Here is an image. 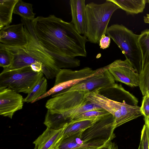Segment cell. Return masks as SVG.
Listing matches in <instances>:
<instances>
[{"instance_id":"1","label":"cell","mask_w":149,"mask_h":149,"mask_svg":"<svg viewBox=\"0 0 149 149\" xmlns=\"http://www.w3.org/2000/svg\"><path fill=\"white\" fill-rule=\"evenodd\" d=\"M32 22L38 40L59 69L80 66V60L75 57L86 56V44L88 40L77 32L71 22L53 15L38 16Z\"/></svg>"},{"instance_id":"2","label":"cell","mask_w":149,"mask_h":149,"mask_svg":"<svg viewBox=\"0 0 149 149\" xmlns=\"http://www.w3.org/2000/svg\"><path fill=\"white\" fill-rule=\"evenodd\" d=\"M119 8L109 0L101 4L91 2L86 5V26L84 36L88 41L95 44L99 43L102 36L106 34L112 15Z\"/></svg>"},{"instance_id":"3","label":"cell","mask_w":149,"mask_h":149,"mask_svg":"<svg viewBox=\"0 0 149 149\" xmlns=\"http://www.w3.org/2000/svg\"><path fill=\"white\" fill-rule=\"evenodd\" d=\"M106 34L116 44L137 71H141V54L138 43L139 35L122 24L111 25L107 29Z\"/></svg>"},{"instance_id":"4","label":"cell","mask_w":149,"mask_h":149,"mask_svg":"<svg viewBox=\"0 0 149 149\" xmlns=\"http://www.w3.org/2000/svg\"><path fill=\"white\" fill-rule=\"evenodd\" d=\"M99 88L87 92V100L112 115L116 127L143 115L140 107L109 99L99 93Z\"/></svg>"},{"instance_id":"5","label":"cell","mask_w":149,"mask_h":149,"mask_svg":"<svg viewBox=\"0 0 149 149\" xmlns=\"http://www.w3.org/2000/svg\"><path fill=\"white\" fill-rule=\"evenodd\" d=\"M29 66L17 69L3 68L0 74V88H7L17 93L28 94L43 76Z\"/></svg>"},{"instance_id":"6","label":"cell","mask_w":149,"mask_h":149,"mask_svg":"<svg viewBox=\"0 0 149 149\" xmlns=\"http://www.w3.org/2000/svg\"><path fill=\"white\" fill-rule=\"evenodd\" d=\"M116 128L114 118L110 113L97 120L82 132L81 139L86 143L103 145L115 138L114 131Z\"/></svg>"},{"instance_id":"7","label":"cell","mask_w":149,"mask_h":149,"mask_svg":"<svg viewBox=\"0 0 149 149\" xmlns=\"http://www.w3.org/2000/svg\"><path fill=\"white\" fill-rule=\"evenodd\" d=\"M99 70V69L94 70L88 67L77 70L61 69L55 76L54 86L45 93L37 98L35 102L70 88L93 76Z\"/></svg>"},{"instance_id":"8","label":"cell","mask_w":149,"mask_h":149,"mask_svg":"<svg viewBox=\"0 0 149 149\" xmlns=\"http://www.w3.org/2000/svg\"><path fill=\"white\" fill-rule=\"evenodd\" d=\"M87 92L64 90L52 95V97L47 101L45 106L52 112L62 114L86 102Z\"/></svg>"},{"instance_id":"9","label":"cell","mask_w":149,"mask_h":149,"mask_svg":"<svg viewBox=\"0 0 149 149\" xmlns=\"http://www.w3.org/2000/svg\"><path fill=\"white\" fill-rule=\"evenodd\" d=\"M106 67L115 80L131 87L139 86V73L129 60H117Z\"/></svg>"},{"instance_id":"10","label":"cell","mask_w":149,"mask_h":149,"mask_svg":"<svg viewBox=\"0 0 149 149\" xmlns=\"http://www.w3.org/2000/svg\"><path fill=\"white\" fill-rule=\"evenodd\" d=\"M115 84L113 77L105 66L99 68L98 72L93 76L66 89L69 91L88 92L99 88L109 87Z\"/></svg>"},{"instance_id":"11","label":"cell","mask_w":149,"mask_h":149,"mask_svg":"<svg viewBox=\"0 0 149 149\" xmlns=\"http://www.w3.org/2000/svg\"><path fill=\"white\" fill-rule=\"evenodd\" d=\"M22 96L7 88H0V114L12 119L15 113L23 106Z\"/></svg>"},{"instance_id":"12","label":"cell","mask_w":149,"mask_h":149,"mask_svg":"<svg viewBox=\"0 0 149 149\" xmlns=\"http://www.w3.org/2000/svg\"><path fill=\"white\" fill-rule=\"evenodd\" d=\"M0 43L7 46L18 47L24 45L27 39L23 24L8 25L0 31Z\"/></svg>"},{"instance_id":"13","label":"cell","mask_w":149,"mask_h":149,"mask_svg":"<svg viewBox=\"0 0 149 149\" xmlns=\"http://www.w3.org/2000/svg\"><path fill=\"white\" fill-rule=\"evenodd\" d=\"M85 1L70 0L72 21L77 32L80 34L84 35L86 26V14Z\"/></svg>"},{"instance_id":"14","label":"cell","mask_w":149,"mask_h":149,"mask_svg":"<svg viewBox=\"0 0 149 149\" xmlns=\"http://www.w3.org/2000/svg\"><path fill=\"white\" fill-rule=\"evenodd\" d=\"M64 128L55 130L47 128L33 142L35 146L34 149H56L62 138Z\"/></svg>"},{"instance_id":"15","label":"cell","mask_w":149,"mask_h":149,"mask_svg":"<svg viewBox=\"0 0 149 149\" xmlns=\"http://www.w3.org/2000/svg\"><path fill=\"white\" fill-rule=\"evenodd\" d=\"M82 133L61 138L56 149H74L83 147L97 148V146L94 144L85 143L81 139Z\"/></svg>"},{"instance_id":"16","label":"cell","mask_w":149,"mask_h":149,"mask_svg":"<svg viewBox=\"0 0 149 149\" xmlns=\"http://www.w3.org/2000/svg\"><path fill=\"white\" fill-rule=\"evenodd\" d=\"M18 0H0V30L12 22L14 8Z\"/></svg>"},{"instance_id":"17","label":"cell","mask_w":149,"mask_h":149,"mask_svg":"<svg viewBox=\"0 0 149 149\" xmlns=\"http://www.w3.org/2000/svg\"><path fill=\"white\" fill-rule=\"evenodd\" d=\"M126 12L137 14L143 11L147 0H109Z\"/></svg>"},{"instance_id":"18","label":"cell","mask_w":149,"mask_h":149,"mask_svg":"<svg viewBox=\"0 0 149 149\" xmlns=\"http://www.w3.org/2000/svg\"><path fill=\"white\" fill-rule=\"evenodd\" d=\"M99 119L70 122L64 128L61 138L83 132Z\"/></svg>"},{"instance_id":"19","label":"cell","mask_w":149,"mask_h":149,"mask_svg":"<svg viewBox=\"0 0 149 149\" xmlns=\"http://www.w3.org/2000/svg\"><path fill=\"white\" fill-rule=\"evenodd\" d=\"M70 122L62 114L52 112L48 109L44 124L47 128L57 130L64 128Z\"/></svg>"},{"instance_id":"20","label":"cell","mask_w":149,"mask_h":149,"mask_svg":"<svg viewBox=\"0 0 149 149\" xmlns=\"http://www.w3.org/2000/svg\"><path fill=\"white\" fill-rule=\"evenodd\" d=\"M138 43L141 54L142 70L149 62V29L144 30L139 35Z\"/></svg>"},{"instance_id":"21","label":"cell","mask_w":149,"mask_h":149,"mask_svg":"<svg viewBox=\"0 0 149 149\" xmlns=\"http://www.w3.org/2000/svg\"><path fill=\"white\" fill-rule=\"evenodd\" d=\"M100 106L87 100L83 104L62 113L70 122L75 117L87 111L102 109Z\"/></svg>"},{"instance_id":"22","label":"cell","mask_w":149,"mask_h":149,"mask_svg":"<svg viewBox=\"0 0 149 149\" xmlns=\"http://www.w3.org/2000/svg\"><path fill=\"white\" fill-rule=\"evenodd\" d=\"M47 81L44 77L37 83L34 87L23 99L24 102L33 103L38 97L47 92Z\"/></svg>"},{"instance_id":"23","label":"cell","mask_w":149,"mask_h":149,"mask_svg":"<svg viewBox=\"0 0 149 149\" xmlns=\"http://www.w3.org/2000/svg\"><path fill=\"white\" fill-rule=\"evenodd\" d=\"M13 13L20 16L22 18L32 21L35 18V14L33 12L32 5L18 0L14 7Z\"/></svg>"},{"instance_id":"24","label":"cell","mask_w":149,"mask_h":149,"mask_svg":"<svg viewBox=\"0 0 149 149\" xmlns=\"http://www.w3.org/2000/svg\"><path fill=\"white\" fill-rule=\"evenodd\" d=\"M109 113L103 109L92 110L84 113L75 117L70 121L99 119Z\"/></svg>"},{"instance_id":"25","label":"cell","mask_w":149,"mask_h":149,"mask_svg":"<svg viewBox=\"0 0 149 149\" xmlns=\"http://www.w3.org/2000/svg\"><path fill=\"white\" fill-rule=\"evenodd\" d=\"M139 86L143 95L149 91V62L145 64L139 73Z\"/></svg>"},{"instance_id":"26","label":"cell","mask_w":149,"mask_h":149,"mask_svg":"<svg viewBox=\"0 0 149 149\" xmlns=\"http://www.w3.org/2000/svg\"><path fill=\"white\" fill-rule=\"evenodd\" d=\"M13 57L5 49L0 47V66L3 68H8L12 64Z\"/></svg>"},{"instance_id":"27","label":"cell","mask_w":149,"mask_h":149,"mask_svg":"<svg viewBox=\"0 0 149 149\" xmlns=\"http://www.w3.org/2000/svg\"><path fill=\"white\" fill-rule=\"evenodd\" d=\"M141 111L145 117L149 118V96H144L140 107Z\"/></svg>"},{"instance_id":"28","label":"cell","mask_w":149,"mask_h":149,"mask_svg":"<svg viewBox=\"0 0 149 149\" xmlns=\"http://www.w3.org/2000/svg\"><path fill=\"white\" fill-rule=\"evenodd\" d=\"M141 149H149L146 127L144 124L141 131V140L140 143Z\"/></svg>"},{"instance_id":"29","label":"cell","mask_w":149,"mask_h":149,"mask_svg":"<svg viewBox=\"0 0 149 149\" xmlns=\"http://www.w3.org/2000/svg\"><path fill=\"white\" fill-rule=\"evenodd\" d=\"M111 42L110 38L108 36L103 35L100 39L99 42V45L100 48L104 49L108 48Z\"/></svg>"},{"instance_id":"30","label":"cell","mask_w":149,"mask_h":149,"mask_svg":"<svg viewBox=\"0 0 149 149\" xmlns=\"http://www.w3.org/2000/svg\"><path fill=\"white\" fill-rule=\"evenodd\" d=\"M97 149H118L117 145L111 141H109Z\"/></svg>"},{"instance_id":"31","label":"cell","mask_w":149,"mask_h":149,"mask_svg":"<svg viewBox=\"0 0 149 149\" xmlns=\"http://www.w3.org/2000/svg\"><path fill=\"white\" fill-rule=\"evenodd\" d=\"M148 139L149 145V118L145 117L144 118Z\"/></svg>"},{"instance_id":"32","label":"cell","mask_w":149,"mask_h":149,"mask_svg":"<svg viewBox=\"0 0 149 149\" xmlns=\"http://www.w3.org/2000/svg\"><path fill=\"white\" fill-rule=\"evenodd\" d=\"M98 148H95L91 147H83L76 148L74 149H97Z\"/></svg>"},{"instance_id":"33","label":"cell","mask_w":149,"mask_h":149,"mask_svg":"<svg viewBox=\"0 0 149 149\" xmlns=\"http://www.w3.org/2000/svg\"><path fill=\"white\" fill-rule=\"evenodd\" d=\"M144 17L146 18L149 19V14H147L146 16Z\"/></svg>"},{"instance_id":"34","label":"cell","mask_w":149,"mask_h":149,"mask_svg":"<svg viewBox=\"0 0 149 149\" xmlns=\"http://www.w3.org/2000/svg\"><path fill=\"white\" fill-rule=\"evenodd\" d=\"M138 149H141V145H140V144L139 145V146Z\"/></svg>"},{"instance_id":"35","label":"cell","mask_w":149,"mask_h":149,"mask_svg":"<svg viewBox=\"0 0 149 149\" xmlns=\"http://www.w3.org/2000/svg\"><path fill=\"white\" fill-rule=\"evenodd\" d=\"M146 95H148L149 96V91H148Z\"/></svg>"}]
</instances>
